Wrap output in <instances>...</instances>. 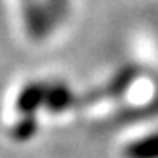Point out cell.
I'll list each match as a JSON object with an SVG mask.
<instances>
[{
	"label": "cell",
	"mask_w": 158,
	"mask_h": 158,
	"mask_svg": "<svg viewBox=\"0 0 158 158\" xmlns=\"http://www.w3.org/2000/svg\"><path fill=\"white\" fill-rule=\"evenodd\" d=\"M35 133V122L32 120H23L19 124V128L15 130V137L17 139H29Z\"/></svg>",
	"instance_id": "5b68a950"
},
{
	"label": "cell",
	"mask_w": 158,
	"mask_h": 158,
	"mask_svg": "<svg viewBox=\"0 0 158 158\" xmlns=\"http://www.w3.org/2000/svg\"><path fill=\"white\" fill-rule=\"evenodd\" d=\"M126 158H158V133H151L147 137L133 141L124 151Z\"/></svg>",
	"instance_id": "277c9868"
},
{
	"label": "cell",
	"mask_w": 158,
	"mask_h": 158,
	"mask_svg": "<svg viewBox=\"0 0 158 158\" xmlns=\"http://www.w3.org/2000/svg\"><path fill=\"white\" fill-rule=\"evenodd\" d=\"M73 103V94L65 84H48L46 86V97H44V105L50 110H65Z\"/></svg>",
	"instance_id": "7a4b0ae2"
},
{
	"label": "cell",
	"mask_w": 158,
	"mask_h": 158,
	"mask_svg": "<svg viewBox=\"0 0 158 158\" xmlns=\"http://www.w3.org/2000/svg\"><path fill=\"white\" fill-rule=\"evenodd\" d=\"M48 8L52 10V14L55 19H59L61 15H65V10H67V0H50Z\"/></svg>",
	"instance_id": "8992f818"
},
{
	"label": "cell",
	"mask_w": 158,
	"mask_h": 158,
	"mask_svg": "<svg viewBox=\"0 0 158 158\" xmlns=\"http://www.w3.org/2000/svg\"><path fill=\"white\" fill-rule=\"evenodd\" d=\"M44 97H46V84H29L19 95L17 107L23 112H35L40 105H44Z\"/></svg>",
	"instance_id": "3957f363"
},
{
	"label": "cell",
	"mask_w": 158,
	"mask_h": 158,
	"mask_svg": "<svg viewBox=\"0 0 158 158\" xmlns=\"http://www.w3.org/2000/svg\"><path fill=\"white\" fill-rule=\"evenodd\" d=\"M53 14L48 6L38 4V2H31L25 8V25H27V32L31 35V38H44L52 31L53 25Z\"/></svg>",
	"instance_id": "6da1fadb"
}]
</instances>
